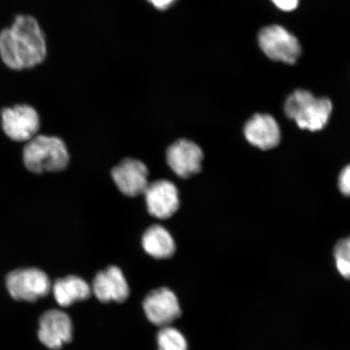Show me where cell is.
Wrapping results in <instances>:
<instances>
[{"mask_svg":"<svg viewBox=\"0 0 350 350\" xmlns=\"http://www.w3.org/2000/svg\"><path fill=\"white\" fill-rule=\"evenodd\" d=\"M46 55V35L33 16H17L0 32V59L13 71L37 67Z\"/></svg>","mask_w":350,"mask_h":350,"instance_id":"1","label":"cell"},{"mask_svg":"<svg viewBox=\"0 0 350 350\" xmlns=\"http://www.w3.org/2000/svg\"><path fill=\"white\" fill-rule=\"evenodd\" d=\"M23 161L25 167L34 174L59 172L67 167L69 153L62 139L36 135L25 144Z\"/></svg>","mask_w":350,"mask_h":350,"instance_id":"2","label":"cell"},{"mask_svg":"<svg viewBox=\"0 0 350 350\" xmlns=\"http://www.w3.org/2000/svg\"><path fill=\"white\" fill-rule=\"evenodd\" d=\"M284 109L288 119L295 120L300 129L316 131L327 124L332 104L327 98L314 97L308 90H297L286 100Z\"/></svg>","mask_w":350,"mask_h":350,"instance_id":"3","label":"cell"},{"mask_svg":"<svg viewBox=\"0 0 350 350\" xmlns=\"http://www.w3.org/2000/svg\"><path fill=\"white\" fill-rule=\"evenodd\" d=\"M258 42L264 54L278 62L295 64L301 53L297 38L282 25H271L261 29Z\"/></svg>","mask_w":350,"mask_h":350,"instance_id":"4","label":"cell"},{"mask_svg":"<svg viewBox=\"0 0 350 350\" xmlns=\"http://www.w3.org/2000/svg\"><path fill=\"white\" fill-rule=\"evenodd\" d=\"M8 292L16 300L34 301L46 296L51 291V282L43 271L24 269L8 275Z\"/></svg>","mask_w":350,"mask_h":350,"instance_id":"5","label":"cell"},{"mask_svg":"<svg viewBox=\"0 0 350 350\" xmlns=\"http://www.w3.org/2000/svg\"><path fill=\"white\" fill-rule=\"evenodd\" d=\"M2 125L4 133L12 141L28 142L36 137L40 120L35 109L28 105H17L2 111Z\"/></svg>","mask_w":350,"mask_h":350,"instance_id":"6","label":"cell"},{"mask_svg":"<svg viewBox=\"0 0 350 350\" xmlns=\"http://www.w3.org/2000/svg\"><path fill=\"white\" fill-rule=\"evenodd\" d=\"M204 153L199 146L187 139L174 142L166 152V161L178 177L187 178L200 172Z\"/></svg>","mask_w":350,"mask_h":350,"instance_id":"7","label":"cell"},{"mask_svg":"<svg viewBox=\"0 0 350 350\" xmlns=\"http://www.w3.org/2000/svg\"><path fill=\"white\" fill-rule=\"evenodd\" d=\"M143 306L148 321L157 326H169L181 316L177 297L167 288H159L150 292Z\"/></svg>","mask_w":350,"mask_h":350,"instance_id":"8","label":"cell"},{"mask_svg":"<svg viewBox=\"0 0 350 350\" xmlns=\"http://www.w3.org/2000/svg\"><path fill=\"white\" fill-rule=\"evenodd\" d=\"M72 338L71 319L59 310L44 313L39 321L38 338L47 348L58 350Z\"/></svg>","mask_w":350,"mask_h":350,"instance_id":"9","label":"cell"},{"mask_svg":"<svg viewBox=\"0 0 350 350\" xmlns=\"http://www.w3.org/2000/svg\"><path fill=\"white\" fill-rule=\"evenodd\" d=\"M143 195L148 213L159 219L172 217L180 204L178 188L168 180L150 183Z\"/></svg>","mask_w":350,"mask_h":350,"instance_id":"10","label":"cell"},{"mask_svg":"<svg viewBox=\"0 0 350 350\" xmlns=\"http://www.w3.org/2000/svg\"><path fill=\"white\" fill-rule=\"evenodd\" d=\"M112 178L122 194L135 197L143 195L148 183V170L142 161L126 159L113 167Z\"/></svg>","mask_w":350,"mask_h":350,"instance_id":"11","label":"cell"},{"mask_svg":"<svg viewBox=\"0 0 350 350\" xmlns=\"http://www.w3.org/2000/svg\"><path fill=\"white\" fill-rule=\"evenodd\" d=\"M93 291L102 303L115 301L122 303L129 296V284L122 271L116 266L109 267L96 275L93 283Z\"/></svg>","mask_w":350,"mask_h":350,"instance_id":"12","label":"cell"},{"mask_svg":"<svg viewBox=\"0 0 350 350\" xmlns=\"http://www.w3.org/2000/svg\"><path fill=\"white\" fill-rule=\"evenodd\" d=\"M244 135L252 146L264 150L277 146L281 138L277 121L266 113H257L249 120L244 126Z\"/></svg>","mask_w":350,"mask_h":350,"instance_id":"13","label":"cell"},{"mask_svg":"<svg viewBox=\"0 0 350 350\" xmlns=\"http://www.w3.org/2000/svg\"><path fill=\"white\" fill-rule=\"evenodd\" d=\"M142 245L148 255L160 260L172 257L176 249L172 234L159 225L152 226L146 231L143 235Z\"/></svg>","mask_w":350,"mask_h":350,"instance_id":"14","label":"cell"},{"mask_svg":"<svg viewBox=\"0 0 350 350\" xmlns=\"http://www.w3.org/2000/svg\"><path fill=\"white\" fill-rule=\"evenodd\" d=\"M55 299L60 306H71L84 301L91 295V288L84 280L76 275L57 280L53 286Z\"/></svg>","mask_w":350,"mask_h":350,"instance_id":"15","label":"cell"},{"mask_svg":"<svg viewBox=\"0 0 350 350\" xmlns=\"http://www.w3.org/2000/svg\"><path fill=\"white\" fill-rule=\"evenodd\" d=\"M159 350H188L187 340L175 328L166 326L161 328L157 334Z\"/></svg>","mask_w":350,"mask_h":350,"instance_id":"16","label":"cell"},{"mask_svg":"<svg viewBox=\"0 0 350 350\" xmlns=\"http://www.w3.org/2000/svg\"><path fill=\"white\" fill-rule=\"evenodd\" d=\"M336 269L345 279L350 280V237L340 239L334 250Z\"/></svg>","mask_w":350,"mask_h":350,"instance_id":"17","label":"cell"},{"mask_svg":"<svg viewBox=\"0 0 350 350\" xmlns=\"http://www.w3.org/2000/svg\"><path fill=\"white\" fill-rule=\"evenodd\" d=\"M338 185L344 195L350 196V165L345 167L340 174Z\"/></svg>","mask_w":350,"mask_h":350,"instance_id":"18","label":"cell"},{"mask_svg":"<svg viewBox=\"0 0 350 350\" xmlns=\"http://www.w3.org/2000/svg\"><path fill=\"white\" fill-rule=\"evenodd\" d=\"M278 10L283 12H292L299 6V0H271Z\"/></svg>","mask_w":350,"mask_h":350,"instance_id":"19","label":"cell"},{"mask_svg":"<svg viewBox=\"0 0 350 350\" xmlns=\"http://www.w3.org/2000/svg\"><path fill=\"white\" fill-rule=\"evenodd\" d=\"M156 10L163 11L172 7L176 0H147Z\"/></svg>","mask_w":350,"mask_h":350,"instance_id":"20","label":"cell"}]
</instances>
